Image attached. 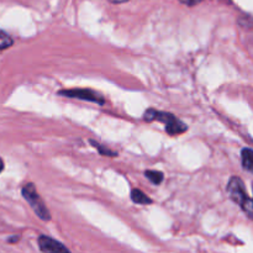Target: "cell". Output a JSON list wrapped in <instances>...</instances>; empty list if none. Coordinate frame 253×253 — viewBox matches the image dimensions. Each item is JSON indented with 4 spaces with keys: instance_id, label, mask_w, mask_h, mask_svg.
Returning <instances> with one entry per match:
<instances>
[{
    "instance_id": "cell-13",
    "label": "cell",
    "mask_w": 253,
    "mask_h": 253,
    "mask_svg": "<svg viewBox=\"0 0 253 253\" xmlns=\"http://www.w3.org/2000/svg\"><path fill=\"white\" fill-rule=\"evenodd\" d=\"M109 1L113 2V4H123V2L128 1V0H109Z\"/></svg>"
},
{
    "instance_id": "cell-8",
    "label": "cell",
    "mask_w": 253,
    "mask_h": 253,
    "mask_svg": "<svg viewBox=\"0 0 253 253\" xmlns=\"http://www.w3.org/2000/svg\"><path fill=\"white\" fill-rule=\"evenodd\" d=\"M145 177L147 179H150L153 184L158 185L163 182V173L158 172V170H146L145 172Z\"/></svg>"
},
{
    "instance_id": "cell-5",
    "label": "cell",
    "mask_w": 253,
    "mask_h": 253,
    "mask_svg": "<svg viewBox=\"0 0 253 253\" xmlns=\"http://www.w3.org/2000/svg\"><path fill=\"white\" fill-rule=\"evenodd\" d=\"M39 246L43 253H72L63 244L48 236H40Z\"/></svg>"
},
{
    "instance_id": "cell-7",
    "label": "cell",
    "mask_w": 253,
    "mask_h": 253,
    "mask_svg": "<svg viewBox=\"0 0 253 253\" xmlns=\"http://www.w3.org/2000/svg\"><path fill=\"white\" fill-rule=\"evenodd\" d=\"M131 200H132L133 203H136V204L141 205H147L152 203V199L148 198V195H146L142 190L137 189V188L131 190Z\"/></svg>"
},
{
    "instance_id": "cell-3",
    "label": "cell",
    "mask_w": 253,
    "mask_h": 253,
    "mask_svg": "<svg viewBox=\"0 0 253 253\" xmlns=\"http://www.w3.org/2000/svg\"><path fill=\"white\" fill-rule=\"evenodd\" d=\"M59 95L67 96V98H76L81 100L93 101V103L103 105L105 103V99L98 91H94L91 89H69V90H59Z\"/></svg>"
},
{
    "instance_id": "cell-15",
    "label": "cell",
    "mask_w": 253,
    "mask_h": 253,
    "mask_svg": "<svg viewBox=\"0 0 253 253\" xmlns=\"http://www.w3.org/2000/svg\"><path fill=\"white\" fill-rule=\"evenodd\" d=\"M19 241V237H14V239H10L9 242H16Z\"/></svg>"
},
{
    "instance_id": "cell-1",
    "label": "cell",
    "mask_w": 253,
    "mask_h": 253,
    "mask_svg": "<svg viewBox=\"0 0 253 253\" xmlns=\"http://www.w3.org/2000/svg\"><path fill=\"white\" fill-rule=\"evenodd\" d=\"M143 119L146 121H160L166 125V131L170 136H177L180 133L185 132L188 130L187 124L183 123L182 120L174 116L173 114L165 113V111H158L155 109H148L143 114Z\"/></svg>"
},
{
    "instance_id": "cell-14",
    "label": "cell",
    "mask_w": 253,
    "mask_h": 253,
    "mask_svg": "<svg viewBox=\"0 0 253 253\" xmlns=\"http://www.w3.org/2000/svg\"><path fill=\"white\" fill-rule=\"evenodd\" d=\"M2 169H4V162H2V160L0 158V173H1Z\"/></svg>"
},
{
    "instance_id": "cell-11",
    "label": "cell",
    "mask_w": 253,
    "mask_h": 253,
    "mask_svg": "<svg viewBox=\"0 0 253 253\" xmlns=\"http://www.w3.org/2000/svg\"><path fill=\"white\" fill-rule=\"evenodd\" d=\"M240 207H241L242 210L246 212L247 216L251 220H253V199H251V198H246Z\"/></svg>"
},
{
    "instance_id": "cell-6",
    "label": "cell",
    "mask_w": 253,
    "mask_h": 253,
    "mask_svg": "<svg viewBox=\"0 0 253 253\" xmlns=\"http://www.w3.org/2000/svg\"><path fill=\"white\" fill-rule=\"evenodd\" d=\"M241 160L244 169L253 174V151L250 148H244L241 152Z\"/></svg>"
},
{
    "instance_id": "cell-12",
    "label": "cell",
    "mask_w": 253,
    "mask_h": 253,
    "mask_svg": "<svg viewBox=\"0 0 253 253\" xmlns=\"http://www.w3.org/2000/svg\"><path fill=\"white\" fill-rule=\"evenodd\" d=\"M180 2H183V4L188 5V6H194V5L199 4L200 1H203V0H179Z\"/></svg>"
},
{
    "instance_id": "cell-4",
    "label": "cell",
    "mask_w": 253,
    "mask_h": 253,
    "mask_svg": "<svg viewBox=\"0 0 253 253\" xmlns=\"http://www.w3.org/2000/svg\"><path fill=\"white\" fill-rule=\"evenodd\" d=\"M227 193H229L230 198L239 205H241L242 202L246 198H249L246 189H245L244 182L239 177H232L230 179L229 184H227Z\"/></svg>"
},
{
    "instance_id": "cell-9",
    "label": "cell",
    "mask_w": 253,
    "mask_h": 253,
    "mask_svg": "<svg viewBox=\"0 0 253 253\" xmlns=\"http://www.w3.org/2000/svg\"><path fill=\"white\" fill-rule=\"evenodd\" d=\"M90 143L96 148V150L99 151V153H100V155L108 156V157H116V156H118V152L109 150L108 147H104V146H101L99 142H95V141L90 140Z\"/></svg>"
},
{
    "instance_id": "cell-10",
    "label": "cell",
    "mask_w": 253,
    "mask_h": 253,
    "mask_svg": "<svg viewBox=\"0 0 253 253\" xmlns=\"http://www.w3.org/2000/svg\"><path fill=\"white\" fill-rule=\"evenodd\" d=\"M12 43H14V41H12L11 37H10L5 31L0 30V51H1V49L9 48Z\"/></svg>"
},
{
    "instance_id": "cell-2",
    "label": "cell",
    "mask_w": 253,
    "mask_h": 253,
    "mask_svg": "<svg viewBox=\"0 0 253 253\" xmlns=\"http://www.w3.org/2000/svg\"><path fill=\"white\" fill-rule=\"evenodd\" d=\"M22 197H24L25 200L31 205L32 210H34L35 214H36L40 219L43 220V221L51 220L49 210L46 208L43 200L41 199V197H40V194L37 193L36 188H35V185L32 184V183H27L26 185H24V188H22Z\"/></svg>"
}]
</instances>
